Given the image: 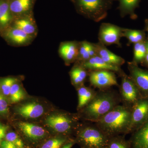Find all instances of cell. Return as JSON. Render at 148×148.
<instances>
[{"label":"cell","mask_w":148,"mask_h":148,"mask_svg":"<svg viewBox=\"0 0 148 148\" xmlns=\"http://www.w3.org/2000/svg\"><path fill=\"white\" fill-rule=\"evenodd\" d=\"M121 103L119 94L114 90H99L84 108L79 111L80 118L90 122L99 120Z\"/></svg>","instance_id":"6da1fadb"},{"label":"cell","mask_w":148,"mask_h":148,"mask_svg":"<svg viewBox=\"0 0 148 148\" xmlns=\"http://www.w3.org/2000/svg\"><path fill=\"white\" fill-rule=\"evenodd\" d=\"M131 113L132 109L119 105L95 123L110 138L127 134L131 123Z\"/></svg>","instance_id":"7a4b0ae2"},{"label":"cell","mask_w":148,"mask_h":148,"mask_svg":"<svg viewBox=\"0 0 148 148\" xmlns=\"http://www.w3.org/2000/svg\"><path fill=\"white\" fill-rule=\"evenodd\" d=\"M110 138L95 123L90 122L80 125L74 140L82 148H106Z\"/></svg>","instance_id":"3957f363"},{"label":"cell","mask_w":148,"mask_h":148,"mask_svg":"<svg viewBox=\"0 0 148 148\" xmlns=\"http://www.w3.org/2000/svg\"><path fill=\"white\" fill-rule=\"evenodd\" d=\"M79 118L78 115H74L63 112L49 116L46 118L45 123L53 135L70 137L73 132H76L80 125L79 122Z\"/></svg>","instance_id":"277c9868"},{"label":"cell","mask_w":148,"mask_h":148,"mask_svg":"<svg viewBox=\"0 0 148 148\" xmlns=\"http://www.w3.org/2000/svg\"><path fill=\"white\" fill-rule=\"evenodd\" d=\"M78 10L95 22L106 18L112 5V0H74Z\"/></svg>","instance_id":"5b68a950"},{"label":"cell","mask_w":148,"mask_h":148,"mask_svg":"<svg viewBox=\"0 0 148 148\" xmlns=\"http://www.w3.org/2000/svg\"><path fill=\"white\" fill-rule=\"evenodd\" d=\"M17 127L21 137L30 148H37L51 135L40 125L26 122H19Z\"/></svg>","instance_id":"8992f818"},{"label":"cell","mask_w":148,"mask_h":148,"mask_svg":"<svg viewBox=\"0 0 148 148\" xmlns=\"http://www.w3.org/2000/svg\"><path fill=\"white\" fill-rule=\"evenodd\" d=\"M119 76L121 77V83L119 86V94L122 105L132 109L143 96L129 75L123 71Z\"/></svg>","instance_id":"52a82bcc"},{"label":"cell","mask_w":148,"mask_h":148,"mask_svg":"<svg viewBox=\"0 0 148 148\" xmlns=\"http://www.w3.org/2000/svg\"><path fill=\"white\" fill-rule=\"evenodd\" d=\"M123 37V28L110 24L102 23L99 29L98 40L105 46L116 45L120 47V40Z\"/></svg>","instance_id":"ba28073f"},{"label":"cell","mask_w":148,"mask_h":148,"mask_svg":"<svg viewBox=\"0 0 148 148\" xmlns=\"http://www.w3.org/2000/svg\"><path fill=\"white\" fill-rule=\"evenodd\" d=\"M89 80L92 86L99 90L108 89L113 86H119L114 72L108 70L90 71Z\"/></svg>","instance_id":"9c48e42d"},{"label":"cell","mask_w":148,"mask_h":148,"mask_svg":"<svg viewBox=\"0 0 148 148\" xmlns=\"http://www.w3.org/2000/svg\"><path fill=\"white\" fill-rule=\"evenodd\" d=\"M148 121V98H140L132 109L129 132H133Z\"/></svg>","instance_id":"30bf717a"},{"label":"cell","mask_w":148,"mask_h":148,"mask_svg":"<svg viewBox=\"0 0 148 148\" xmlns=\"http://www.w3.org/2000/svg\"><path fill=\"white\" fill-rule=\"evenodd\" d=\"M130 77L138 87L143 97L148 98V71L143 70L138 64L127 62Z\"/></svg>","instance_id":"8fae6325"},{"label":"cell","mask_w":148,"mask_h":148,"mask_svg":"<svg viewBox=\"0 0 148 148\" xmlns=\"http://www.w3.org/2000/svg\"><path fill=\"white\" fill-rule=\"evenodd\" d=\"M80 65L90 71L108 70L116 73L119 75L123 72L120 66L108 64L98 55H95L87 61L82 62Z\"/></svg>","instance_id":"7c38bea8"},{"label":"cell","mask_w":148,"mask_h":148,"mask_svg":"<svg viewBox=\"0 0 148 148\" xmlns=\"http://www.w3.org/2000/svg\"><path fill=\"white\" fill-rule=\"evenodd\" d=\"M16 112L22 117L34 119L41 116L45 112V109L40 103L30 102L19 105L16 108Z\"/></svg>","instance_id":"4fadbf2b"},{"label":"cell","mask_w":148,"mask_h":148,"mask_svg":"<svg viewBox=\"0 0 148 148\" xmlns=\"http://www.w3.org/2000/svg\"><path fill=\"white\" fill-rule=\"evenodd\" d=\"M95 45L97 55L108 64L121 67L125 63L124 58L113 53L101 42L95 43Z\"/></svg>","instance_id":"5bb4252c"},{"label":"cell","mask_w":148,"mask_h":148,"mask_svg":"<svg viewBox=\"0 0 148 148\" xmlns=\"http://www.w3.org/2000/svg\"><path fill=\"white\" fill-rule=\"evenodd\" d=\"M133 133L130 142L131 148H148V121Z\"/></svg>","instance_id":"9a60e30c"},{"label":"cell","mask_w":148,"mask_h":148,"mask_svg":"<svg viewBox=\"0 0 148 148\" xmlns=\"http://www.w3.org/2000/svg\"><path fill=\"white\" fill-rule=\"evenodd\" d=\"M79 45L74 42H68L63 43L60 47L59 52L66 63H71L77 59L79 56Z\"/></svg>","instance_id":"2e32d148"},{"label":"cell","mask_w":148,"mask_h":148,"mask_svg":"<svg viewBox=\"0 0 148 148\" xmlns=\"http://www.w3.org/2000/svg\"><path fill=\"white\" fill-rule=\"evenodd\" d=\"M119 2V10L122 17L129 16L132 19H135L137 15L135 10L139 5L140 0H117Z\"/></svg>","instance_id":"e0dca14e"},{"label":"cell","mask_w":148,"mask_h":148,"mask_svg":"<svg viewBox=\"0 0 148 148\" xmlns=\"http://www.w3.org/2000/svg\"><path fill=\"white\" fill-rule=\"evenodd\" d=\"M73 140L66 135H51L37 148H61L65 144Z\"/></svg>","instance_id":"ac0fdd59"},{"label":"cell","mask_w":148,"mask_h":148,"mask_svg":"<svg viewBox=\"0 0 148 148\" xmlns=\"http://www.w3.org/2000/svg\"><path fill=\"white\" fill-rule=\"evenodd\" d=\"M77 90L78 96L77 110L79 111L92 100L96 91L91 88L84 86V85L77 88Z\"/></svg>","instance_id":"d6986e66"},{"label":"cell","mask_w":148,"mask_h":148,"mask_svg":"<svg viewBox=\"0 0 148 148\" xmlns=\"http://www.w3.org/2000/svg\"><path fill=\"white\" fill-rule=\"evenodd\" d=\"M97 55L95 43L85 41L80 43L77 59L81 62L87 61Z\"/></svg>","instance_id":"ffe728a7"},{"label":"cell","mask_w":148,"mask_h":148,"mask_svg":"<svg viewBox=\"0 0 148 148\" xmlns=\"http://www.w3.org/2000/svg\"><path fill=\"white\" fill-rule=\"evenodd\" d=\"M87 71L80 65L74 67L70 71L72 84L77 88L84 85V83L87 76Z\"/></svg>","instance_id":"44dd1931"},{"label":"cell","mask_w":148,"mask_h":148,"mask_svg":"<svg viewBox=\"0 0 148 148\" xmlns=\"http://www.w3.org/2000/svg\"><path fill=\"white\" fill-rule=\"evenodd\" d=\"M123 37L127 39L129 43L135 44L146 40L145 32L144 30L123 28Z\"/></svg>","instance_id":"7402d4cb"},{"label":"cell","mask_w":148,"mask_h":148,"mask_svg":"<svg viewBox=\"0 0 148 148\" xmlns=\"http://www.w3.org/2000/svg\"><path fill=\"white\" fill-rule=\"evenodd\" d=\"M147 52L146 39L143 41L134 44L133 59L132 62L135 64H142Z\"/></svg>","instance_id":"603a6c76"},{"label":"cell","mask_w":148,"mask_h":148,"mask_svg":"<svg viewBox=\"0 0 148 148\" xmlns=\"http://www.w3.org/2000/svg\"><path fill=\"white\" fill-rule=\"evenodd\" d=\"M7 37L13 42L17 44H23L30 39V36L20 29L14 28L9 31Z\"/></svg>","instance_id":"cb8c5ba5"},{"label":"cell","mask_w":148,"mask_h":148,"mask_svg":"<svg viewBox=\"0 0 148 148\" xmlns=\"http://www.w3.org/2000/svg\"><path fill=\"white\" fill-rule=\"evenodd\" d=\"M32 0H13L10 5L11 12L14 13H24L29 10Z\"/></svg>","instance_id":"d4e9b609"},{"label":"cell","mask_w":148,"mask_h":148,"mask_svg":"<svg viewBox=\"0 0 148 148\" xmlns=\"http://www.w3.org/2000/svg\"><path fill=\"white\" fill-rule=\"evenodd\" d=\"M10 12L8 3L0 0V24L3 27L6 26L10 21Z\"/></svg>","instance_id":"484cf974"},{"label":"cell","mask_w":148,"mask_h":148,"mask_svg":"<svg viewBox=\"0 0 148 148\" xmlns=\"http://www.w3.org/2000/svg\"><path fill=\"white\" fill-rule=\"evenodd\" d=\"M9 96L12 103H17L24 99L25 94L20 86L15 83L11 89Z\"/></svg>","instance_id":"4316f807"},{"label":"cell","mask_w":148,"mask_h":148,"mask_svg":"<svg viewBox=\"0 0 148 148\" xmlns=\"http://www.w3.org/2000/svg\"><path fill=\"white\" fill-rule=\"evenodd\" d=\"M4 140L10 142L18 148H30L21 136L14 132H7Z\"/></svg>","instance_id":"83f0119b"},{"label":"cell","mask_w":148,"mask_h":148,"mask_svg":"<svg viewBox=\"0 0 148 148\" xmlns=\"http://www.w3.org/2000/svg\"><path fill=\"white\" fill-rule=\"evenodd\" d=\"M106 148H131L130 143L117 136L110 137Z\"/></svg>","instance_id":"f1b7e54d"},{"label":"cell","mask_w":148,"mask_h":148,"mask_svg":"<svg viewBox=\"0 0 148 148\" xmlns=\"http://www.w3.org/2000/svg\"><path fill=\"white\" fill-rule=\"evenodd\" d=\"M15 28L22 30L25 33L31 35L34 33L36 29L31 21L27 19H20L15 23Z\"/></svg>","instance_id":"f546056e"},{"label":"cell","mask_w":148,"mask_h":148,"mask_svg":"<svg viewBox=\"0 0 148 148\" xmlns=\"http://www.w3.org/2000/svg\"><path fill=\"white\" fill-rule=\"evenodd\" d=\"M16 81L17 79L14 78L8 77L0 82V90L4 96H9L11 89Z\"/></svg>","instance_id":"4dcf8cb0"},{"label":"cell","mask_w":148,"mask_h":148,"mask_svg":"<svg viewBox=\"0 0 148 148\" xmlns=\"http://www.w3.org/2000/svg\"><path fill=\"white\" fill-rule=\"evenodd\" d=\"M9 112L8 105L5 96L0 90V115L4 116Z\"/></svg>","instance_id":"1f68e13d"},{"label":"cell","mask_w":148,"mask_h":148,"mask_svg":"<svg viewBox=\"0 0 148 148\" xmlns=\"http://www.w3.org/2000/svg\"><path fill=\"white\" fill-rule=\"evenodd\" d=\"M9 127L8 125L0 122V144L5 138Z\"/></svg>","instance_id":"d6a6232c"},{"label":"cell","mask_w":148,"mask_h":148,"mask_svg":"<svg viewBox=\"0 0 148 148\" xmlns=\"http://www.w3.org/2000/svg\"><path fill=\"white\" fill-rule=\"evenodd\" d=\"M0 148H18L10 142L5 140L2 141L0 144Z\"/></svg>","instance_id":"836d02e7"},{"label":"cell","mask_w":148,"mask_h":148,"mask_svg":"<svg viewBox=\"0 0 148 148\" xmlns=\"http://www.w3.org/2000/svg\"><path fill=\"white\" fill-rule=\"evenodd\" d=\"M146 44H147V52L145 59L142 64H143L145 67L148 68V38L146 39Z\"/></svg>","instance_id":"e575fe53"},{"label":"cell","mask_w":148,"mask_h":148,"mask_svg":"<svg viewBox=\"0 0 148 148\" xmlns=\"http://www.w3.org/2000/svg\"><path fill=\"white\" fill-rule=\"evenodd\" d=\"M75 143V140L71 141V142H69V143H67V144H65L64 145L61 147V148H71L73 146Z\"/></svg>","instance_id":"d590c367"},{"label":"cell","mask_w":148,"mask_h":148,"mask_svg":"<svg viewBox=\"0 0 148 148\" xmlns=\"http://www.w3.org/2000/svg\"><path fill=\"white\" fill-rule=\"evenodd\" d=\"M145 30L148 33V19L145 21Z\"/></svg>","instance_id":"8d00e7d4"}]
</instances>
